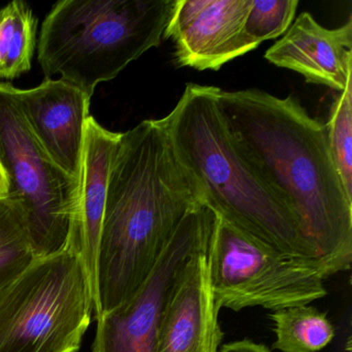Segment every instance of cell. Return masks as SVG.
Here are the masks:
<instances>
[{"instance_id": "1", "label": "cell", "mask_w": 352, "mask_h": 352, "mask_svg": "<svg viewBox=\"0 0 352 352\" xmlns=\"http://www.w3.org/2000/svg\"><path fill=\"white\" fill-rule=\"evenodd\" d=\"M218 107L243 155L287 206L331 273L352 261V199L331 155L327 125L296 98L263 90L218 94Z\"/></svg>"}, {"instance_id": "2", "label": "cell", "mask_w": 352, "mask_h": 352, "mask_svg": "<svg viewBox=\"0 0 352 352\" xmlns=\"http://www.w3.org/2000/svg\"><path fill=\"white\" fill-rule=\"evenodd\" d=\"M205 205L160 120L121 133L111 162L98 253L96 319L145 283L183 220Z\"/></svg>"}, {"instance_id": "3", "label": "cell", "mask_w": 352, "mask_h": 352, "mask_svg": "<svg viewBox=\"0 0 352 352\" xmlns=\"http://www.w3.org/2000/svg\"><path fill=\"white\" fill-rule=\"evenodd\" d=\"M219 90L188 84L174 110L160 119L181 162L201 186L206 205L281 254L319 258L294 214L236 145L218 107Z\"/></svg>"}, {"instance_id": "4", "label": "cell", "mask_w": 352, "mask_h": 352, "mask_svg": "<svg viewBox=\"0 0 352 352\" xmlns=\"http://www.w3.org/2000/svg\"><path fill=\"white\" fill-rule=\"evenodd\" d=\"M174 0H63L38 38L46 79L60 74L88 98L129 63L162 44Z\"/></svg>"}, {"instance_id": "5", "label": "cell", "mask_w": 352, "mask_h": 352, "mask_svg": "<svg viewBox=\"0 0 352 352\" xmlns=\"http://www.w3.org/2000/svg\"><path fill=\"white\" fill-rule=\"evenodd\" d=\"M92 312L77 252L36 257L0 286V352H78Z\"/></svg>"}, {"instance_id": "6", "label": "cell", "mask_w": 352, "mask_h": 352, "mask_svg": "<svg viewBox=\"0 0 352 352\" xmlns=\"http://www.w3.org/2000/svg\"><path fill=\"white\" fill-rule=\"evenodd\" d=\"M14 88L0 83V166L8 181L7 199L21 212L36 258L69 247L79 212L80 183L43 149Z\"/></svg>"}, {"instance_id": "7", "label": "cell", "mask_w": 352, "mask_h": 352, "mask_svg": "<svg viewBox=\"0 0 352 352\" xmlns=\"http://www.w3.org/2000/svg\"><path fill=\"white\" fill-rule=\"evenodd\" d=\"M210 281L218 309L277 311L327 296L333 275L319 258L281 254L217 215L208 246Z\"/></svg>"}, {"instance_id": "8", "label": "cell", "mask_w": 352, "mask_h": 352, "mask_svg": "<svg viewBox=\"0 0 352 352\" xmlns=\"http://www.w3.org/2000/svg\"><path fill=\"white\" fill-rule=\"evenodd\" d=\"M217 214L203 205L179 226L145 283L124 304L96 319L92 352H155L170 292L189 257L209 244Z\"/></svg>"}, {"instance_id": "9", "label": "cell", "mask_w": 352, "mask_h": 352, "mask_svg": "<svg viewBox=\"0 0 352 352\" xmlns=\"http://www.w3.org/2000/svg\"><path fill=\"white\" fill-rule=\"evenodd\" d=\"M252 0H176L164 36L175 46L180 67L218 71L255 50L245 32Z\"/></svg>"}, {"instance_id": "10", "label": "cell", "mask_w": 352, "mask_h": 352, "mask_svg": "<svg viewBox=\"0 0 352 352\" xmlns=\"http://www.w3.org/2000/svg\"><path fill=\"white\" fill-rule=\"evenodd\" d=\"M14 96L43 149L59 168L81 183L91 98L63 79H46L32 89L15 87Z\"/></svg>"}, {"instance_id": "11", "label": "cell", "mask_w": 352, "mask_h": 352, "mask_svg": "<svg viewBox=\"0 0 352 352\" xmlns=\"http://www.w3.org/2000/svg\"><path fill=\"white\" fill-rule=\"evenodd\" d=\"M208 246L185 263L164 307L155 352H218L223 337L210 281Z\"/></svg>"}, {"instance_id": "12", "label": "cell", "mask_w": 352, "mask_h": 352, "mask_svg": "<svg viewBox=\"0 0 352 352\" xmlns=\"http://www.w3.org/2000/svg\"><path fill=\"white\" fill-rule=\"evenodd\" d=\"M265 58L300 74L309 83L342 92L352 80V18L341 28L327 30L311 14H300Z\"/></svg>"}, {"instance_id": "13", "label": "cell", "mask_w": 352, "mask_h": 352, "mask_svg": "<svg viewBox=\"0 0 352 352\" xmlns=\"http://www.w3.org/2000/svg\"><path fill=\"white\" fill-rule=\"evenodd\" d=\"M121 133L102 127L90 116L86 124L82 156L79 212L69 247L78 253L89 285L96 317L100 310L98 253L106 206L111 162Z\"/></svg>"}, {"instance_id": "14", "label": "cell", "mask_w": 352, "mask_h": 352, "mask_svg": "<svg viewBox=\"0 0 352 352\" xmlns=\"http://www.w3.org/2000/svg\"><path fill=\"white\" fill-rule=\"evenodd\" d=\"M38 19L30 6L15 0L0 9V80H13L32 69Z\"/></svg>"}, {"instance_id": "15", "label": "cell", "mask_w": 352, "mask_h": 352, "mask_svg": "<svg viewBox=\"0 0 352 352\" xmlns=\"http://www.w3.org/2000/svg\"><path fill=\"white\" fill-rule=\"evenodd\" d=\"M270 318L276 333L273 348L282 352L320 351L336 335L327 313L309 305L273 311Z\"/></svg>"}, {"instance_id": "16", "label": "cell", "mask_w": 352, "mask_h": 352, "mask_svg": "<svg viewBox=\"0 0 352 352\" xmlns=\"http://www.w3.org/2000/svg\"><path fill=\"white\" fill-rule=\"evenodd\" d=\"M34 258L19 208L9 199H0V286L17 277Z\"/></svg>"}, {"instance_id": "17", "label": "cell", "mask_w": 352, "mask_h": 352, "mask_svg": "<svg viewBox=\"0 0 352 352\" xmlns=\"http://www.w3.org/2000/svg\"><path fill=\"white\" fill-rule=\"evenodd\" d=\"M325 125L333 162L344 188L352 199V80L333 102Z\"/></svg>"}, {"instance_id": "18", "label": "cell", "mask_w": 352, "mask_h": 352, "mask_svg": "<svg viewBox=\"0 0 352 352\" xmlns=\"http://www.w3.org/2000/svg\"><path fill=\"white\" fill-rule=\"evenodd\" d=\"M298 0H252L245 32L255 43L261 45L287 32L296 16Z\"/></svg>"}, {"instance_id": "19", "label": "cell", "mask_w": 352, "mask_h": 352, "mask_svg": "<svg viewBox=\"0 0 352 352\" xmlns=\"http://www.w3.org/2000/svg\"><path fill=\"white\" fill-rule=\"evenodd\" d=\"M220 352H271L265 345L256 344L250 340L232 342L222 346Z\"/></svg>"}, {"instance_id": "20", "label": "cell", "mask_w": 352, "mask_h": 352, "mask_svg": "<svg viewBox=\"0 0 352 352\" xmlns=\"http://www.w3.org/2000/svg\"><path fill=\"white\" fill-rule=\"evenodd\" d=\"M8 197V181L6 178L5 172L0 166V199H7Z\"/></svg>"}]
</instances>
